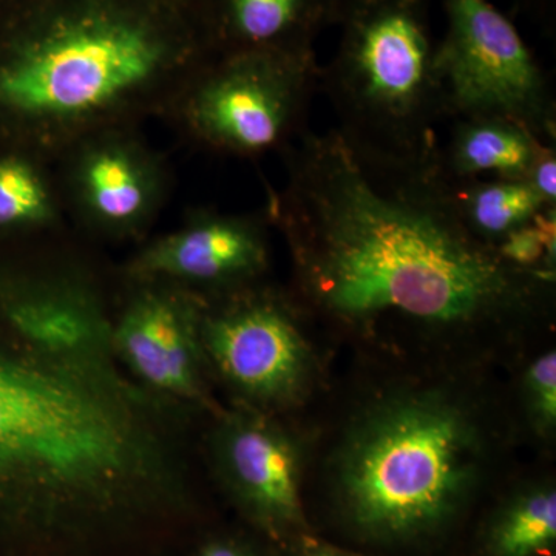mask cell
Listing matches in <instances>:
<instances>
[{"instance_id": "6da1fadb", "label": "cell", "mask_w": 556, "mask_h": 556, "mask_svg": "<svg viewBox=\"0 0 556 556\" xmlns=\"http://www.w3.org/2000/svg\"><path fill=\"white\" fill-rule=\"evenodd\" d=\"M283 222L303 291L351 325L460 328L517 316L551 276L519 268L464 222L437 152L387 155L336 127L300 135Z\"/></svg>"}, {"instance_id": "7a4b0ae2", "label": "cell", "mask_w": 556, "mask_h": 556, "mask_svg": "<svg viewBox=\"0 0 556 556\" xmlns=\"http://www.w3.org/2000/svg\"><path fill=\"white\" fill-rule=\"evenodd\" d=\"M7 318L17 345L0 346V500L50 532L174 500L177 434L127 378L108 321L62 298L22 300Z\"/></svg>"}, {"instance_id": "3957f363", "label": "cell", "mask_w": 556, "mask_h": 556, "mask_svg": "<svg viewBox=\"0 0 556 556\" xmlns=\"http://www.w3.org/2000/svg\"><path fill=\"white\" fill-rule=\"evenodd\" d=\"M338 51L320 89L338 129L364 148L426 159L448 121L427 0H340Z\"/></svg>"}, {"instance_id": "277c9868", "label": "cell", "mask_w": 556, "mask_h": 556, "mask_svg": "<svg viewBox=\"0 0 556 556\" xmlns=\"http://www.w3.org/2000/svg\"><path fill=\"white\" fill-rule=\"evenodd\" d=\"M475 471V431L459 408L427 394L399 399L367 417L348 442L340 495L365 532L412 536L455 511Z\"/></svg>"}, {"instance_id": "5b68a950", "label": "cell", "mask_w": 556, "mask_h": 556, "mask_svg": "<svg viewBox=\"0 0 556 556\" xmlns=\"http://www.w3.org/2000/svg\"><path fill=\"white\" fill-rule=\"evenodd\" d=\"M164 50L159 33L141 17L91 7L54 22L3 70L0 97L35 115H80L146 83Z\"/></svg>"}, {"instance_id": "8992f818", "label": "cell", "mask_w": 556, "mask_h": 556, "mask_svg": "<svg viewBox=\"0 0 556 556\" xmlns=\"http://www.w3.org/2000/svg\"><path fill=\"white\" fill-rule=\"evenodd\" d=\"M437 68L448 121L506 119L555 142V98L514 22L490 0H442Z\"/></svg>"}, {"instance_id": "52a82bcc", "label": "cell", "mask_w": 556, "mask_h": 556, "mask_svg": "<svg viewBox=\"0 0 556 556\" xmlns=\"http://www.w3.org/2000/svg\"><path fill=\"white\" fill-rule=\"evenodd\" d=\"M320 70L316 51H240L201 91L200 126L239 152L277 148L300 130Z\"/></svg>"}, {"instance_id": "ba28073f", "label": "cell", "mask_w": 556, "mask_h": 556, "mask_svg": "<svg viewBox=\"0 0 556 556\" xmlns=\"http://www.w3.org/2000/svg\"><path fill=\"white\" fill-rule=\"evenodd\" d=\"M203 354L223 378L262 404L298 396L308 376L305 339L287 306L270 299H247L200 324Z\"/></svg>"}, {"instance_id": "9c48e42d", "label": "cell", "mask_w": 556, "mask_h": 556, "mask_svg": "<svg viewBox=\"0 0 556 556\" xmlns=\"http://www.w3.org/2000/svg\"><path fill=\"white\" fill-rule=\"evenodd\" d=\"M112 345L123 367L152 393L186 404L206 402L200 324L174 300H138L112 328Z\"/></svg>"}, {"instance_id": "30bf717a", "label": "cell", "mask_w": 556, "mask_h": 556, "mask_svg": "<svg viewBox=\"0 0 556 556\" xmlns=\"http://www.w3.org/2000/svg\"><path fill=\"white\" fill-rule=\"evenodd\" d=\"M218 457L230 484L269 521L299 522L300 467L294 445L257 415H233L218 434Z\"/></svg>"}, {"instance_id": "8fae6325", "label": "cell", "mask_w": 556, "mask_h": 556, "mask_svg": "<svg viewBox=\"0 0 556 556\" xmlns=\"http://www.w3.org/2000/svg\"><path fill=\"white\" fill-rule=\"evenodd\" d=\"M265 263L266 248L257 229L239 219L215 218L150 249L141 260V269L228 283L255 276Z\"/></svg>"}, {"instance_id": "7c38bea8", "label": "cell", "mask_w": 556, "mask_h": 556, "mask_svg": "<svg viewBox=\"0 0 556 556\" xmlns=\"http://www.w3.org/2000/svg\"><path fill=\"white\" fill-rule=\"evenodd\" d=\"M452 123L444 148L438 146V163L453 179H529L541 146L548 144L506 119Z\"/></svg>"}, {"instance_id": "4fadbf2b", "label": "cell", "mask_w": 556, "mask_h": 556, "mask_svg": "<svg viewBox=\"0 0 556 556\" xmlns=\"http://www.w3.org/2000/svg\"><path fill=\"white\" fill-rule=\"evenodd\" d=\"M340 0H219L223 27L241 51H314Z\"/></svg>"}, {"instance_id": "5bb4252c", "label": "cell", "mask_w": 556, "mask_h": 556, "mask_svg": "<svg viewBox=\"0 0 556 556\" xmlns=\"http://www.w3.org/2000/svg\"><path fill=\"white\" fill-rule=\"evenodd\" d=\"M447 178L453 199L468 228L496 247L508 233L551 208L529 179H453L448 175Z\"/></svg>"}, {"instance_id": "9a60e30c", "label": "cell", "mask_w": 556, "mask_h": 556, "mask_svg": "<svg viewBox=\"0 0 556 556\" xmlns=\"http://www.w3.org/2000/svg\"><path fill=\"white\" fill-rule=\"evenodd\" d=\"M556 538V495L554 490H536L518 500L492 533L495 556H532Z\"/></svg>"}, {"instance_id": "2e32d148", "label": "cell", "mask_w": 556, "mask_h": 556, "mask_svg": "<svg viewBox=\"0 0 556 556\" xmlns=\"http://www.w3.org/2000/svg\"><path fill=\"white\" fill-rule=\"evenodd\" d=\"M91 200L104 217H134L142 204V189L137 174L126 160L104 153L90 163L87 170Z\"/></svg>"}, {"instance_id": "e0dca14e", "label": "cell", "mask_w": 556, "mask_h": 556, "mask_svg": "<svg viewBox=\"0 0 556 556\" xmlns=\"http://www.w3.org/2000/svg\"><path fill=\"white\" fill-rule=\"evenodd\" d=\"M47 195L24 164L0 163V226L43 217Z\"/></svg>"}, {"instance_id": "ac0fdd59", "label": "cell", "mask_w": 556, "mask_h": 556, "mask_svg": "<svg viewBox=\"0 0 556 556\" xmlns=\"http://www.w3.org/2000/svg\"><path fill=\"white\" fill-rule=\"evenodd\" d=\"M526 391L530 408L543 427L556 422V354L548 351L530 365L526 375Z\"/></svg>"}, {"instance_id": "d6986e66", "label": "cell", "mask_w": 556, "mask_h": 556, "mask_svg": "<svg viewBox=\"0 0 556 556\" xmlns=\"http://www.w3.org/2000/svg\"><path fill=\"white\" fill-rule=\"evenodd\" d=\"M529 182L547 207L556 208V152L555 144L541 146L530 170Z\"/></svg>"}, {"instance_id": "ffe728a7", "label": "cell", "mask_w": 556, "mask_h": 556, "mask_svg": "<svg viewBox=\"0 0 556 556\" xmlns=\"http://www.w3.org/2000/svg\"><path fill=\"white\" fill-rule=\"evenodd\" d=\"M200 556H252L249 552L229 543H214L204 548Z\"/></svg>"}, {"instance_id": "44dd1931", "label": "cell", "mask_w": 556, "mask_h": 556, "mask_svg": "<svg viewBox=\"0 0 556 556\" xmlns=\"http://www.w3.org/2000/svg\"><path fill=\"white\" fill-rule=\"evenodd\" d=\"M305 556H350L339 554V552L329 551V548L314 547L305 552Z\"/></svg>"}]
</instances>
